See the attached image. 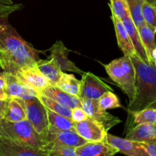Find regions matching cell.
<instances>
[{
    "mask_svg": "<svg viewBox=\"0 0 156 156\" xmlns=\"http://www.w3.org/2000/svg\"><path fill=\"white\" fill-rule=\"evenodd\" d=\"M151 59H152V63L156 66V48L153 51L152 55H151Z\"/></svg>",
    "mask_w": 156,
    "mask_h": 156,
    "instance_id": "obj_37",
    "label": "cell"
},
{
    "mask_svg": "<svg viewBox=\"0 0 156 156\" xmlns=\"http://www.w3.org/2000/svg\"><path fill=\"white\" fill-rule=\"evenodd\" d=\"M45 150L53 146L77 148L87 143L74 129H64L54 133H47L45 138Z\"/></svg>",
    "mask_w": 156,
    "mask_h": 156,
    "instance_id": "obj_8",
    "label": "cell"
},
{
    "mask_svg": "<svg viewBox=\"0 0 156 156\" xmlns=\"http://www.w3.org/2000/svg\"><path fill=\"white\" fill-rule=\"evenodd\" d=\"M69 53L70 50L64 46V44L61 41H58L50 49V57L56 61L63 73L66 71L73 72L82 76L84 72L78 68L74 62L69 59Z\"/></svg>",
    "mask_w": 156,
    "mask_h": 156,
    "instance_id": "obj_15",
    "label": "cell"
},
{
    "mask_svg": "<svg viewBox=\"0 0 156 156\" xmlns=\"http://www.w3.org/2000/svg\"><path fill=\"white\" fill-rule=\"evenodd\" d=\"M38 94H43L67 108L73 109L75 108H82L81 100L76 96L68 94L55 85H49L42 90L37 91Z\"/></svg>",
    "mask_w": 156,
    "mask_h": 156,
    "instance_id": "obj_14",
    "label": "cell"
},
{
    "mask_svg": "<svg viewBox=\"0 0 156 156\" xmlns=\"http://www.w3.org/2000/svg\"><path fill=\"white\" fill-rule=\"evenodd\" d=\"M81 105L84 111L87 113L90 118L101 125L108 132L113 126H116L121 122V120L117 117L112 115L106 110L100 108L98 100L90 99H81Z\"/></svg>",
    "mask_w": 156,
    "mask_h": 156,
    "instance_id": "obj_7",
    "label": "cell"
},
{
    "mask_svg": "<svg viewBox=\"0 0 156 156\" xmlns=\"http://www.w3.org/2000/svg\"><path fill=\"white\" fill-rule=\"evenodd\" d=\"M110 91H112V88L108 85L94 74L87 72L82 75L78 98L80 100L84 98L99 100L104 93Z\"/></svg>",
    "mask_w": 156,
    "mask_h": 156,
    "instance_id": "obj_6",
    "label": "cell"
},
{
    "mask_svg": "<svg viewBox=\"0 0 156 156\" xmlns=\"http://www.w3.org/2000/svg\"><path fill=\"white\" fill-rule=\"evenodd\" d=\"M131 18L136 27H139L145 24L142 17V3L143 0H126Z\"/></svg>",
    "mask_w": 156,
    "mask_h": 156,
    "instance_id": "obj_27",
    "label": "cell"
},
{
    "mask_svg": "<svg viewBox=\"0 0 156 156\" xmlns=\"http://www.w3.org/2000/svg\"><path fill=\"white\" fill-rule=\"evenodd\" d=\"M37 98L40 100V101L44 105L47 109L50 110V111H53V112L57 113L58 114L67 117L68 118L71 119V113L72 109L67 108V107L64 106V105H61L58 102L55 101L53 99H50L49 98L46 97V96L43 95V94H38L37 93Z\"/></svg>",
    "mask_w": 156,
    "mask_h": 156,
    "instance_id": "obj_25",
    "label": "cell"
},
{
    "mask_svg": "<svg viewBox=\"0 0 156 156\" xmlns=\"http://www.w3.org/2000/svg\"><path fill=\"white\" fill-rule=\"evenodd\" d=\"M48 118V131L47 133H54L64 129H74V122L72 119L53 112L47 109Z\"/></svg>",
    "mask_w": 156,
    "mask_h": 156,
    "instance_id": "obj_22",
    "label": "cell"
},
{
    "mask_svg": "<svg viewBox=\"0 0 156 156\" xmlns=\"http://www.w3.org/2000/svg\"><path fill=\"white\" fill-rule=\"evenodd\" d=\"M119 151L106 142H87L76 148V156H113Z\"/></svg>",
    "mask_w": 156,
    "mask_h": 156,
    "instance_id": "obj_16",
    "label": "cell"
},
{
    "mask_svg": "<svg viewBox=\"0 0 156 156\" xmlns=\"http://www.w3.org/2000/svg\"><path fill=\"white\" fill-rule=\"evenodd\" d=\"M142 17L145 24L156 31V6L143 1Z\"/></svg>",
    "mask_w": 156,
    "mask_h": 156,
    "instance_id": "obj_29",
    "label": "cell"
},
{
    "mask_svg": "<svg viewBox=\"0 0 156 156\" xmlns=\"http://www.w3.org/2000/svg\"><path fill=\"white\" fill-rule=\"evenodd\" d=\"M36 66L52 85H57L63 74L56 61L50 57L48 60H38Z\"/></svg>",
    "mask_w": 156,
    "mask_h": 156,
    "instance_id": "obj_20",
    "label": "cell"
},
{
    "mask_svg": "<svg viewBox=\"0 0 156 156\" xmlns=\"http://www.w3.org/2000/svg\"><path fill=\"white\" fill-rule=\"evenodd\" d=\"M135 124L141 123H156V103L142 111L132 113Z\"/></svg>",
    "mask_w": 156,
    "mask_h": 156,
    "instance_id": "obj_26",
    "label": "cell"
},
{
    "mask_svg": "<svg viewBox=\"0 0 156 156\" xmlns=\"http://www.w3.org/2000/svg\"><path fill=\"white\" fill-rule=\"evenodd\" d=\"M104 68L112 80L128 96V105L131 104L136 94V70L131 57L124 55L104 65Z\"/></svg>",
    "mask_w": 156,
    "mask_h": 156,
    "instance_id": "obj_3",
    "label": "cell"
},
{
    "mask_svg": "<svg viewBox=\"0 0 156 156\" xmlns=\"http://www.w3.org/2000/svg\"><path fill=\"white\" fill-rule=\"evenodd\" d=\"M23 84L36 91H39L50 85L44 75L39 71L36 65L20 69L15 75Z\"/></svg>",
    "mask_w": 156,
    "mask_h": 156,
    "instance_id": "obj_13",
    "label": "cell"
},
{
    "mask_svg": "<svg viewBox=\"0 0 156 156\" xmlns=\"http://www.w3.org/2000/svg\"><path fill=\"white\" fill-rule=\"evenodd\" d=\"M110 6L112 11V16L122 20L129 14L126 0H110Z\"/></svg>",
    "mask_w": 156,
    "mask_h": 156,
    "instance_id": "obj_28",
    "label": "cell"
},
{
    "mask_svg": "<svg viewBox=\"0 0 156 156\" xmlns=\"http://www.w3.org/2000/svg\"><path fill=\"white\" fill-rule=\"evenodd\" d=\"M55 86L68 94L78 97L80 89V81L76 79L73 75L63 73L61 79Z\"/></svg>",
    "mask_w": 156,
    "mask_h": 156,
    "instance_id": "obj_24",
    "label": "cell"
},
{
    "mask_svg": "<svg viewBox=\"0 0 156 156\" xmlns=\"http://www.w3.org/2000/svg\"><path fill=\"white\" fill-rule=\"evenodd\" d=\"M138 30H139L141 41H142L144 48H145V52H146L148 61H149L150 63H152L151 55H152V53L154 49L156 48V31L152 27H151L146 24L139 27Z\"/></svg>",
    "mask_w": 156,
    "mask_h": 156,
    "instance_id": "obj_23",
    "label": "cell"
},
{
    "mask_svg": "<svg viewBox=\"0 0 156 156\" xmlns=\"http://www.w3.org/2000/svg\"><path fill=\"white\" fill-rule=\"evenodd\" d=\"M122 21L123 22L124 26H125V29H126L127 32L129 35L130 40L132 43L135 51H136V54L139 56V58H141L144 62H147V63H150L148 57H147L146 52H145L143 44H142V41H141L138 27H136V24L133 22L130 15H128L126 17H125L122 20Z\"/></svg>",
    "mask_w": 156,
    "mask_h": 156,
    "instance_id": "obj_18",
    "label": "cell"
},
{
    "mask_svg": "<svg viewBox=\"0 0 156 156\" xmlns=\"http://www.w3.org/2000/svg\"><path fill=\"white\" fill-rule=\"evenodd\" d=\"M22 8V5L15 3L12 0H0V18L9 17L11 14Z\"/></svg>",
    "mask_w": 156,
    "mask_h": 156,
    "instance_id": "obj_31",
    "label": "cell"
},
{
    "mask_svg": "<svg viewBox=\"0 0 156 156\" xmlns=\"http://www.w3.org/2000/svg\"><path fill=\"white\" fill-rule=\"evenodd\" d=\"M112 19L114 24L117 43L119 48L121 49L125 56H131L132 55L136 53V51H135L132 43L130 40L129 35L124 26L123 22L122 20H119L113 16H112Z\"/></svg>",
    "mask_w": 156,
    "mask_h": 156,
    "instance_id": "obj_19",
    "label": "cell"
},
{
    "mask_svg": "<svg viewBox=\"0 0 156 156\" xmlns=\"http://www.w3.org/2000/svg\"><path fill=\"white\" fill-rule=\"evenodd\" d=\"M130 57L136 70V94L128 107L132 114L156 103V66L144 62L136 53Z\"/></svg>",
    "mask_w": 156,
    "mask_h": 156,
    "instance_id": "obj_2",
    "label": "cell"
},
{
    "mask_svg": "<svg viewBox=\"0 0 156 156\" xmlns=\"http://www.w3.org/2000/svg\"><path fill=\"white\" fill-rule=\"evenodd\" d=\"M0 136L23 145L45 150L46 143L28 120L17 122L0 120Z\"/></svg>",
    "mask_w": 156,
    "mask_h": 156,
    "instance_id": "obj_4",
    "label": "cell"
},
{
    "mask_svg": "<svg viewBox=\"0 0 156 156\" xmlns=\"http://www.w3.org/2000/svg\"><path fill=\"white\" fill-rule=\"evenodd\" d=\"M47 156H76V148L53 146L47 149Z\"/></svg>",
    "mask_w": 156,
    "mask_h": 156,
    "instance_id": "obj_32",
    "label": "cell"
},
{
    "mask_svg": "<svg viewBox=\"0 0 156 156\" xmlns=\"http://www.w3.org/2000/svg\"><path fill=\"white\" fill-rule=\"evenodd\" d=\"M40 60L38 51L26 42L9 24L8 17L0 18V62L4 73L15 75Z\"/></svg>",
    "mask_w": 156,
    "mask_h": 156,
    "instance_id": "obj_1",
    "label": "cell"
},
{
    "mask_svg": "<svg viewBox=\"0 0 156 156\" xmlns=\"http://www.w3.org/2000/svg\"><path fill=\"white\" fill-rule=\"evenodd\" d=\"M7 105L8 99L7 100H2V99H0V120L4 119L6 108H7Z\"/></svg>",
    "mask_w": 156,
    "mask_h": 156,
    "instance_id": "obj_36",
    "label": "cell"
},
{
    "mask_svg": "<svg viewBox=\"0 0 156 156\" xmlns=\"http://www.w3.org/2000/svg\"><path fill=\"white\" fill-rule=\"evenodd\" d=\"M98 103L100 108L103 110L114 109L121 107L117 96L113 94L112 91L104 93L98 100Z\"/></svg>",
    "mask_w": 156,
    "mask_h": 156,
    "instance_id": "obj_30",
    "label": "cell"
},
{
    "mask_svg": "<svg viewBox=\"0 0 156 156\" xmlns=\"http://www.w3.org/2000/svg\"><path fill=\"white\" fill-rule=\"evenodd\" d=\"M88 115L82 108H75L72 109L71 119L73 122L83 121L88 118Z\"/></svg>",
    "mask_w": 156,
    "mask_h": 156,
    "instance_id": "obj_33",
    "label": "cell"
},
{
    "mask_svg": "<svg viewBox=\"0 0 156 156\" xmlns=\"http://www.w3.org/2000/svg\"><path fill=\"white\" fill-rule=\"evenodd\" d=\"M142 145L150 155L156 156V141L152 143H142Z\"/></svg>",
    "mask_w": 156,
    "mask_h": 156,
    "instance_id": "obj_35",
    "label": "cell"
},
{
    "mask_svg": "<svg viewBox=\"0 0 156 156\" xmlns=\"http://www.w3.org/2000/svg\"><path fill=\"white\" fill-rule=\"evenodd\" d=\"M0 68H1V62H0Z\"/></svg>",
    "mask_w": 156,
    "mask_h": 156,
    "instance_id": "obj_39",
    "label": "cell"
},
{
    "mask_svg": "<svg viewBox=\"0 0 156 156\" xmlns=\"http://www.w3.org/2000/svg\"><path fill=\"white\" fill-rule=\"evenodd\" d=\"M126 139L141 143L156 141V123H141L136 125L126 135Z\"/></svg>",
    "mask_w": 156,
    "mask_h": 156,
    "instance_id": "obj_17",
    "label": "cell"
},
{
    "mask_svg": "<svg viewBox=\"0 0 156 156\" xmlns=\"http://www.w3.org/2000/svg\"><path fill=\"white\" fill-rule=\"evenodd\" d=\"M143 1L146 2L150 3V4L156 6V0H143Z\"/></svg>",
    "mask_w": 156,
    "mask_h": 156,
    "instance_id": "obj_38",
    "label": "cell"
},
{
    "mask_svg": "<svg viewBox=\"0 0 156 156\" xmlns=\"http://www.w3.org/2000/svg\"><path fill=\"white\" fill-rule=\"evenodd\" d=\"M0 156H47V151L0 136Z\"/></svg>",
    "mask_w": 156,
    "mask_h": 156,
    "instance_id": "obj_9",
    "label": "cell"
},
{
    "mask_svg": "<svg viewBox=\"0 0 156 156\" xmlns=\"http://www.w3.org/2000/svg\"><path fill=\"white\" fill-rule=\"evenodd\" d=\"M26 117L37 133L45 142L48 131V118L47 108L38 98L24 100Z\"/></svg>",
    "mask_w": 156,
    "mask_h": 156,
    "instance_id": "obj_5",
    "label": "cell"
},
{
    "mask_svg": "<svg viewBox=\"0 0 156 156\" xmlns=\"http://www.w3.org/2000/svg\"><path fill=\"white\" fill-rule=\"evenodd\" d=\"M3 120L9 122H17L27 120L24 100L20 98H9L6 114Z\"/></svg>",
    "mask_w": 156,
    "mask_h": 156,
    "instance_id": "obj_21",
    "label": "cell"
},
{
    "mask_svg": "<svg viewBox=\"0 0 156 156\" xmlns=\"http://www.w3.org/2000/svg\"><path fill=\"white\" fill-rule=\"evenodd\" d=\"M105 142L118 149L119 152L127 156H151L145 150L142 143L132 141L126 138L115 136L107 133Z\"/></svg>",
    "mask_w": 156,
    "mask_h": 156,
    "instance_id": "obj_11",
    "label": "cell"
},
{
    "mask_svg": "<svg viewBox=\"0 0 156 156\" xmlns=\"http://www.w3.org/2000/svg\"><path fill=\"white\" fill-rule=\"evenodd\" d=\"M0 99L7 100V93H6V79L4 73L0 74Z\"/></svg>",
    "mask_w": 156,
    "mask_h": 156,
    "instance_id": "obj_34",
    "label": "cell"
},
{
    "mask_svg": "<svg viewBox=\"0 0 156 156\" xmlns=\"http://www.w3.org/2000/svg\"><path fill=\"white\" fill-rule=\"evenodd\" d=\"M6 79V93L9 98H20L23 100L37 98V91L23 84L15 75L4 73Z\"/></svg>",
    "mask_w": 156,
    "mask_h": 156,
    "instance_id": "obj_12",
    "label": "cell"
},
{
    "mask_svg": "<svg viewBox=\"0 0 156 156\" xmlns=\"http://www.w3.org/2000/svg\"><path fill=\"white\" fill-rule=\"evenodd\" d=\"M74 129L87 142H105L107 131L93 119L74 122Z\"/></svg>",
    "mask_w": 156,
    "mask_h": 156,
    "instance_id": "obj_10",
    "label": "cell"
}]
</instances>
